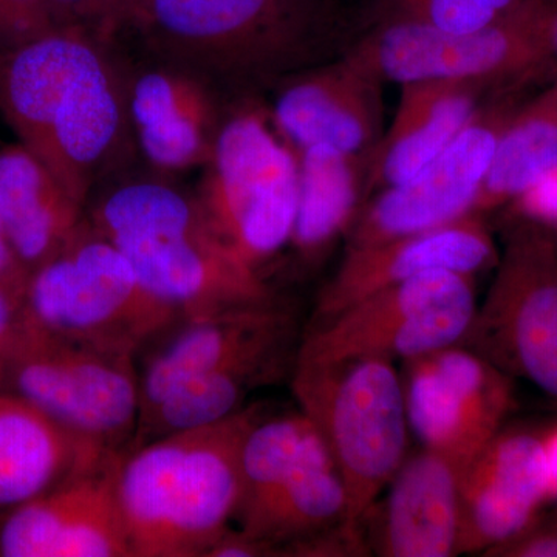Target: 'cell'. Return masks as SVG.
Segmentation results:
<instances>
[{"label":"cell","instance_id":"obj_1","mask_svg":"<svg viewBox=\"0 0 557 557\" xmlns=\"http://www.w3.org/2000/svg\"><path fill=\"white\" fill-rule=\"evenodd\" d=\"M0 113L21 145L86 208L135 138L127 79L106 39L75 25L0 49Z\"/></svg>","mask_w":557,"mask_h":557},{"label":"cell","instance_id":"obj_2","mask_svg":"<svg viewBox=\"0 0 557 557\" xmlns=\"http://www.w3.org/2000/svg\"><path fill=\"white\" fill-rule=\"evenodd\" d=\"M123 28L209 84L288 79L347 50L330 0H134Z\"/></svg>","mask_w":557,"mask_h":557},{"label":"cell","instance_id":"obj_3","mask_svg":"<svg viewBox=\"0 0 557 557\" xmlns=\"http://www.w3.org/2000/svg\"><path fill=\"white\" fill-rule=\"evenodd\" d=\"M262 405L175 432L121 460L119 498L132 557H207L233 528L245 438Z\"/></svg>","mask_w":557,"mask_h":557},{"label":"cell","instance_id":"obj_4","mask_svg":"<svg viewBox=\"0 0 557 557\" xmlns=\"http://www.w3.org/2000/svg\"><path fill=\"white\" fill-rule=\"evenodd\" d=\"M86 218L182 319L277 299L215 234L197 197L170 183H123L87 208Z\"/></svg>","mask_w":557,"mask_h":557},{"label":"cell","instance_id":"obj_5","mask_svg":"<svg viewBox=\"0 0 557 557\" xmlns=\"http://www.w3.org/2000/svg\"><path fill=\"white\" fill-rule=\"evenodd\" d=\"M180 319L87 218L33 271L22 306V321L40 332L135 358Z\"/></svg>","mask_w":557,"mask_h":557},{"label":"cell","instance_id":"obj_6","mask_svg":"<svg viewBox=\"0 0 557 557\" xmlns=\"http://www.w3.org/2000/svg\"><path fill=\"white\" fill-rule=\"evenodd\" d=\"M293 392L318 429L346 486L347 523L362 519L408 453L405 391L394 361L295 362Z\"/></svg>","mask_w":557,"mask_h":557},{"label":"cell","instance_id":"obj_7","mask_svg":"<svg viewBox=\"0 0 557 557\" xmlns=\"http://www.w3.org/2000/svg\"><path fill=\"white\" fill-rule=\"evenodd\" d=\"M347 511L338 468L306 413L260 417L242 448L233 528L276 557L344 525Z\"/></svg>","mask_w":557,"mask_h":557},{"label":"cell","instance_id":"obj_8","mask_svg":"<svg viewBox=\"0 0 557 557\" xmlns=\"http://www.w3.org/2000/svg\"><path fill=\"white\" fill-rule=\"evenodd\" d=\"M205 170L196 194L205 215L226 247L260 273L292 240L298 152L263 110L240 108L223 119Z\"/></svg>","mask_w":557,"mask_h":557},{"label":"cell","instance_id":"obj_9","mask_svg":"<svg viewBox=\"0 0 557 557\" xmlns=\"http://www.w3.org/2000/svg\"><path fill=\"white\" fill-rule=\"evenodd\" d=\"M0 386L69 431L129 453L139 420L137 358L21 322L0 350Z\"/></svg>","mask_w":557,"mask_h":557},{"label":"cell","instance_id":"obj_10","mask_svg":"<svg viewBox=\"0 0 557 557\" xmlns=\"http://www.w3.org/2000/svg\"><path fill=\"white\" fill-rule=\"evenodd\" d=\"M474 276L435 270L380 289L304 332L296 362L412 359L457 346L471 329Z\"/></svg>","mask_w":557,"mask_h":557},{"label":"cell","instance_id":"obj_11","mask_svg":"<svg viewBox=\"0 0 557 557\" xmlns=\"http://www.w3.org/2000/svg\"><path fill=\"white\" fill-rule=\"evenodd\" d=\"M545 0H522L500 20L448 32L394 13L348 47L381 81H482L496 84L549 60Z\"/></svg>","mask_w":557,"mask_h":557},{"label":"cell","instance_id":"obj_12","mask_svg":"<svg viewBox=\"0 0 557 557\" xmlns=\"http://www.w3.org/2000/svg\"><path fill=\"white\" fill-rule=\"evenodd\" d=\"M463 341L502 372L557 398V242L547 226L512 231Z\"/></svg>","mask_w":557,"mask_h":557},{"label":"cell","instance_id":"obj_13","mask_svg":"<svg viewBox=\"0 0 557 557\" xmlns=\"http://www.w3.org/2000/svg\"><path fill=\"white\" fill-rule=\"evenodd\" d=\"M300 338L295 313L278 299L180 319L137 358L139 418L186 381L215 370L288 369Z\"/></svg>","mask_w":557,"mask_h":557},{"label":"cell","instance_id":"obj_14","mask_svg":"<svg viewBox=\"0 0 557 557\" xmlns=\"http://www.w3.org/2000/svg\"><path fill=\"white\" fill-rule=\"evenodd\" d=\"M401 381L410 431L461 471L496 437L511 405L507 373L468 347L406 359Z\"/></svg>","mask_w":557,"mask_h":557},{"label":"cell","instance_id":"obj_15","mask_svg":"<svg viewBox=\"0 0 557 557\" xmlns=\"http://www.w3.org/2000/svg\"><path fill=\"white\" fill-rule=\"evenodd\" d=\"M508 121L482 110L431 163L401 185L376 193L348 230L347 251L438 228L474 212Z\"/></svg>","mask_w":557,"mask_h":557},{"label":"cell","instance_id":"obj_16","mask_svg":"<svg viewBox=\"0 0 557 557\" xmlns=\"http://www.w3.org/2000/svg\"><path fill=\"white\" fill-rule=\"evenodd\" d=\"M126 454L0 515V557H132L119 498Z\"/></svg>","mask_w":557,"mask_h":557},{"label":"cell","instance_id":"obj_17","mask_svg":"<svg viewBox=\"0 0 557 557\" xmlns=\"http://www.w3.org/2000/svg\"><path fill=\"white\" fill-rule=\"evenodd\" d=\"M381 83L347 51L285 81L271 121L296 152L325 145L369 159L383 135Z\"/></svg>","mask_w":557,"mask_h":557},{"label":"cell","instance_id":"obj_18","mask_svg":"<svg viewBox=\"0 0 557 557\" xmlns=\"http://www.w3.org/2000/svg\"><path fill=\"white\" fill-rule=\"evenodd\" d=\"M494 262L496 247L479 212L376 247L346 251L319 293L311 324L329 321L373 293L418 274L446 270L474 276Z\"/></svg>","mask_w":557,"mask_h":557},{"label":"cell","instance_id":"obj_19","mask_svg":"<svg viewBox=\"0 0 557 557\" xmlns=\"http://www.w3.org/2000/svg\"><path fill=\"white\" fill-rule=\"evenodd\" d=\"M549 494L544 440L497 434L460 479V553L487 552L533 523Z\"/></svg>","mask_w":557,"mask_h":557},{"label":"cell","instance_id":"obj_20","mask_svg":"<svg viewBox=\"0 0 557 557\" xmlns=\"http://www.w3.org/2000/svg\"><path fill=\"white\" fill-rule=\"evenodd\" d=\"M135 139L163 171L207 166L225 115L211 84L174 65L143 70L127 79Z\"/></svg>","mask_w":557,"mask_h":557},{"label":"cell","instance_id":"obj_21","mask_svg":"<svg viewBox=\"0 0 557 557\" xmlns=\"http://www.w3.org/2000/svg\"><path fill=\"white\" fill-rule=\"evenodd\" d=\"M461 472L431 449L406 457L373 516L370 549L386 557L458 555Z\"/></svg>","mask_w":557,"mask_h":557},{"label":"cell","instance_id":"obj_22","mask_svg":"<svg viewBox=\"0 0 557 557\" xmlns=\"http://www.w3.org/2000/svg\"><path fill=\"white\" fill-rule=\"evenodd\" d=\"M482 81H420L403 84L387 132L370 152L366 197L408 182L448 148L482 112Z\"/></svg>","mask_w":557,"mask_h":557},{"label":"cell","instance_id":"obj_23","mask_svg":"<svg viewBox=\"0 0 557 557\" xmlns=\"http://www.w3.org/2000/svg\"><path fill=\"white\" fill-rule=\"evenodd\" d=\"M0 386V515L119 454Z\"/></svg>","mask_w":557,"mask_h":557},{"label":"cell","instance_id":"obj_24","mask_svg":"<svg viewBox=\"0 0 557 557\" xmlns=\"http://www.w3.org/2000/svg\"><path fill=\"white\" fill-rule=\"evenodd\" d=\"M86 212L21 143L0 149V222L28 273L67 244Z\"/></svg>","mask_w":557,"mask_h":557},{"label":"cell","instance_id":"obj_25","mask_svg":"<svg viewBox=\"0 0 557 557\" xmlns=\"http://www.w3.org/2000/svg\"><path fill=\"white\" fill-rule=\"evenodd\" d=\"M298 207L289 245L311 263L350 230L366 197L369 159L314 145L298 150Z\"/></svg>","mask_w":557,"mask_h":557},{"label":"cell","instance_id":"obj_26","mask_svg":"<svg viewBox=\"0 0 557 557\" xmlns=\"http://www.w3.org/2000/svg\"><path fill=\"white\" fill-rule=\"evenodd\" d=\"M557 168V104L542 95L498 137L474 212L516 200Z\"/></svg>","mask_w":557,"mask_h":557},{"label":"cell","instance_id":"obj_27","mask_svg":"<svg viewBox=\"0 0 557 557\" xmlns=\"http://www.w3.org/2000/svg\"><path fill=\"white\" fill-rule=\"evenodd\" d=\"M394 13L448 32H472L500 20L522 0H386Z\"/></svg>","mask_w":557,"mask_h":557},{"label":"cell","instance_id":"obj_28","mask_svg":"<svg viewBox=\"0 0 557 557\" xmlns=\"http://www.w3.org/2000/svg\"><path fill=\"white\" fill-rule=\"evenodd\" d=\"M67 27L51 0H0V49L22 46Z\"/></svg>","mask_w":557,"mask_h":557},{"label":"cell","instance_id":"obj_29","mask_svg":"<svg viewBox=\"0 0 557 557\" xmlns=\"http://www.w3.org/2000/svg\"><path fill=\"white\" fill-rule=\"evenodd\" d=\"M65 25L86 28L102 39L121 30L134 0H51Z\"/></svg>","mask_w":557,"mask_h":557},{"label":"cell","instance_id":"obj_30","mask_svg":"<svg viewBox=\"0 0 557 557\" xmlns=\"http://www.w3.org/2000/svg\"><path fill=\"white\" fill-rule=\"evenodd\" d=\"M516 200L519 211L530 222L542 226H557V168Z\"/></svg>","mask_w":557,"mask_h":557},{"label":"cell","instance_id":"obj_31","mask_svg":"<svg viewBox=\"0 0 557 557\" xmlns=\"http://www.w3.org/2000/svg\"><path fill=\"white\" fill-rule=\"evenodd\" d=\"M487 556L557 557V527H528L518 536L487 549Z\"/></svg>","mask_w":557,"mask_h":557},{"label":"cell","instance_id":"obj_32","mask_svg":"<svg viewBox=\"0 0 557 557\" xmlns=\"http://www.w3.org/2000/svg\"><path fill=\"white\" fill-rule=\"evenodd\" d=\"M24 293L25 289L0 285V350L20 329Z\"/></svg>","mask_w":557,"mask_h":557},{"label":"cell","instance_id":"obj_33","mask_svg":"<svg viewBox=\"0 0 557 557\" xmlns=\"http://www.w3.org/2000/svg\"><path fill=\"white\" fill-rule=\"evenodd\" d=\"M28 277H30V273L22 265L20 258L11 247L2 222H0V285L25 289Z\"/></svg>","mask_w":557,"mask_h":557},{"label":"cell","instance_id":"obj_34","mask_svg":"<svg viewBox=\"0 0 557 557\" xmlns=\"http://www.w3.org/2000/svg\"><path fill=\"white\" fill-rule=\"evenodd\" d=\"M545 30H547L548 57L557 60V0H547L545 14Z\"/></svg>","mask_w":557,"mask_h":557},{"label":"cell","instance_id":"obj_35","mask_svg":"<svg viewBox=\"0 0 557 557\" xmlns=\"http://www.w3.org/2000/svg\"><path fill=\"white\" fill-rule=\"evenodd\" d=\"M547 454L549 494L557 496V431L548 440H544Z\"/></svg>","mask_w":557,"mask_h":557},{"label":"cell","instance_id":"obj_36","mask_svg":"<svg viewBox=\"0 0 557 557\" xmlns=\"http://www.w3.org/2000/svg\"><path fill=\"white\" fill-rule=\"evenodd\" d=\"M547 97L549 98V100L555 102V104H557V84L555 87H553L552 90L547 91Z\"/></svg>","mask_w":557,"mask_h":557}]
</instances>
